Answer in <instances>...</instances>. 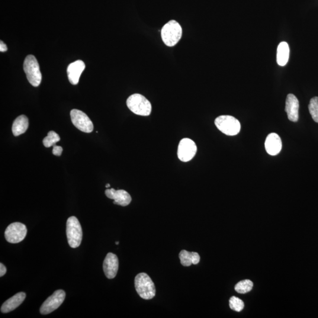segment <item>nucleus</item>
I'll list each match as a JSON object with an SVG mask.
<instances>
[{
  "mask_svg": "<svg viewBox=\"0 0 318 318\" xmlns=\"http://www.w3.org/2000/svg\"><path fill=\"white\" fill-rule=\"evenodd\" d=\"M60 140V137L59 134L55 131H50L47 136L43 139V142L45 147H50L56 145V143L59 142Z\"/></svg>",
  "mask_w": 318,
  "mask_h": 318,
  "instance_id": "obj_21",
  "label": "nucleus"
},
{
  "mask_svg": "<svg viewBox=\"0 0 318 318\" xmlns=\"http://www.w3.org/2000/svg\"><path fill=\"white\" fill-rule=\"evenodd\" d=\"M299 108L300 104L296 96L293 94L288 95L286 100L285 111L287 112L289 120L293 122L298 121Z\"/></svg>",
  "mask_w": 318,
  "mask_h": 318,
  "instance_id": "obj_14",
  "label": "nucleus"
},
{
  "mask_svg": "<svg viewBox=\"0 0 318 318\" xmlns=\"http://www.w3.org/2000/svg\"><path fill=\"white\" fill-rule=\"evenodd\" d=\"M134 285L137 294L144 300H151L155 297V284L146 273H140L136 276Z\"/></svg>",
  "mask_w": 318,
  "mask_h": 318,
  "instance_id": "obj_1",
  "label": "nucleus"
},
{
  "mask_svg": "<svg viewBox=\"0 0 318 318\" xmlns=\"http://www.w3.org/2000/svg\"><path fill=\"white\" fill-rule=\"evenodd\" d=\"M290 57V47L287 42H282L279 44L277 49V63L279 66H284L288 62Z\"/></svg>",
  "mask_w": 318,
  "mask_h": 318,
  "instance_id": "obj_19",
  "label": "nucleus"
},
{
  "mask_svg": "<svg viewBox=\"0 0 318 318\" xmlns=\"http://www.w3.org/2000/svg\"><path fill=\"white\" fill-rule=\"evenodd\" d=\"M27 233L25 224L20 222L12 223L5 231V239L9 243H18L24 239Z\"/></svg>",
  "mask_w": 318,
  "mask_h": 318,
  "instance_id": "obj_8",
  "label": "nucleus"
},
{
  "mask_svg": "<svg viewBox=\"0 0 318 318\" xmlns=\"http://www.w3.org/2000/svg\"><path fill=\"white\" fill-rule=\"evenodd\" d=\"M72 123L79 130L85 133H91L94 128L92 121L84 112L73 109L70 112Z\"/></svg>",
  "mask_w": 318,
  "mask_h": 318,
  "instance_id": "obj_7",
  "label": "nucleus"
},
{
  "mask_svg": "<svg viewBox=\"0 0 318 318\" xmlns=\"http://www.w3.org/2000/svg\"><path fill=\"white\" fill-rule=\"evenodd\" d=\"M308 108L313 120L318 123V97H314L311 100Z\"/></svg>",
  "mask_w": 318,
  "mask_h": 318,
  "instance_id": "obj_22",
  "label": "nucleus"
},
{
  "mask_svg": "<svg viewBox=\"0 0 318 318\" xmlns=\"http://www.w3.org/2000/svg\"><path fill=\"white\" fill-rule=\"evenodd\" d=\"M66 293L63 290H57L53 294L48 298L40 308V313L47 315L56 310L60 307L65 300Z\"/></svg>",
  "mask_w": 318,
  "mask_h": 318,
  "instance_id": "obj_9",
  "label": "nucleus"
},
{
  "mask_svg": "<svg viewBox=\"0 0 318 318\" xmlns=\"http://www.w3.org/2000/svg\"><path fill=\"white\" fill-rule=\"evenodd\" d=\"M265 149L269 155L276 156L280 153L282 144L281 137L276 133L268 135L265 141Z\"/></svg>",
  "mask_w": 318,
  "mask_h": 318,
  "instance_id": "obj_15",
  "label": "nucleus"
},
{
  "mask_svg": "<svg viewBox=\"0 0 318 318\" xmlns=\"http://www.w3.org/2000/svg\"><path fill=\"white\" fill-rule=\"evenodd\" d=\"M110 184H107L106 185V188H110Z\"/></svg>",
  "mask_w": 318,
  "mask_h": 318,
  "instance_id": "obj_27",
  "label": "nucleus"
},
{
  "mask_svg": "<svg viewBox=\"0 0 318 318\" xmlns=\"http://www.w3.org/2000/svg\"><path fill=\"white\" fill-rule=\"evenodd\" d=\"M85 64L82 60H77L67 67V76L71 84L78 85L80 76L85 69Z\"/></svg>",
  "mask_w": 318,
  "mask_h": 318,
  "instance_id": "obj_13",
  "label": "nucleus"
},
{
  "mask_svg": "<svg viewBox=\"0 0 318 318\" xmlns=\"http://www.w3.org/2000/svg\"><path fill=\"white\" fill-rule=\"evenodd\" d=\"M126 104L130 110L137 115L147 116L152 112V105L144 96L140 94L131 95Z\"/></svg>",
  "mask_w": 318,
  "mask_h": 318,
  "instance_id": "obj_3",
  "label": "nucleus"
},
{
  "mask_svg": "<svg viewBox=\"0 0 318 318\" xmlns=\"http://www.w3.org/2000/svg\"><path fill=\"white\" fill-rule=\"evenodd\" d=\"M25 297H26V294L24 292H19L15 294L14 296L9 298L2 304L1 308V313L6 314L14 311L23 303Z\"/></svg>",
  "mask_w": 318,
  "mask_h": 318,
  "instance_id": "obj_16",
  "label": "nucleus"
},
{
  "mask_svg": "<svg viewBox=\"0 0 318 318\" xmlns=\"http://www.w3.org/2000/svg\"><path fill=\"white\" fill-rule=\"evenodd\" d=\"M182 28L178 21L170 20L162 28L161 37L167 46L173 47L182 37Z\"/></svg>",
  "mask_w": 318,
  "mask_h": 318,
  "instance_id": "obj_2",
  "label": "nucleus"
},
{
  "mask_svg": "<svg viewBox=\"0 0 318 318\" xmlns=\"http://www.w3.org/2000/svg\"><path fill=\"white\" fill-rule=\"evenodd\" d=\"M62 152L63 148L62 147L57 145L53 146V153L54 155L60 156L62 155Z\"/></svg>",
  "mask_w": 318,
  "mask_h": 318,
  "instance_id": "obj_24",
  "label": "nucleus"
},
{
  "mask_svg": "<svg viewBox=\"0 0 318 318\" xmlns=\"http://www.w3.org/2000/svg\"><path fill=\"white\" fill-rule=\"evenodd\" d=\"M118 269V259L113 253H108L104 262V271L108 279H113Z\"/></svg>",
  "mask_w": 318,
  "mask_h": 318,
  "instance_id": "obj_12",
  "label": "nucleus"
},
{
  "mask_svg": "<svg viewBox=\"0 0 318 318\" xmlns=\"http://www.w3.org/2000/svg\"><path fill=\"white\" fill-rule=\"evenodd\" d=\"M106 197L114 200V204L126 207L131 202V196L124 190H115L114 189H107L105 191Z\"/></svg>",
  "mask_w": 318,
  "mask_h": 318,
  "instance_id": "obj_11",
  "label": "nucleus"
},
{
  "mask_svg": "<svg viewBox=\"0 0 318 318\" xmlns=\"http://www.w3.org/2000/svg\"><path fill=\"white\" fill-rule=\"evenodd\" d=\"M197 152V144L194 141L188 138L183 139L180 141L178 156L182 162H188L195 157Z\"/></svg>",
  "mask_w": 318,
  "mask_h": 318,
  "instance_id": "obj_10",
  "label": "nucleus"
},
{
  "mask_svg": "<svg viewBox=\"0 0 318 318\" xmlns=\"http://www.w3.org/2000/svg\"><path fill=\"white\" fill-rule=\"evenodd\" d=\"M0 51L1 52H5L7 51V47L2 41H0Z\"/></svg>",
  "mask_w": 318,
  "mask_h": 318,
  "instance_id": "obj_26",
  "label": "nucleus"
},
{
  "mask_svg": "<svg viewBox=\"0 0 318 318\" xmlns=\"http://www.w3.org/2000/svg\"><path fill=\"white\" fill-rule=\"evenodd\" d=\"M23 67L29 83L34 87L39 86L42 76L36 58L33 55H28L25 58Z\"/></svg>",
  "mask_w": 318,
  "mask_h": 318,
  "instance_id": "obj_5",
  "label": "nucleus"
},
{
  "mask_svg": "<svg viewBox=\"0 0 318 318\" xmlns=\"http://www.w3.org/2000/svg\"><path fill=\"white\" fill-rule=\"evenodd\" d=\"M118 243H119V242H115V244H116V245H118Z\"/></svg>",
  "mask_w": 318,
  "mask_h": 318,
  "instance_id": "obj_28",
  "label": "nucleus"
},
{
  "mask_svg": "<svg viewBox=\"0 0 318 318\" xmlns=\"http://www.w3.org/2000/svg\"><path fill=\"white\" fill-rule=\"evenodd\" d=\"M214 124L221 132L227 136H235L240 132V122L231 115H220L216 118Z\"/></svg>",
  "mask_w": 318,
  "mask_h": 318,
  "instance_id": "obj_6",
  "label": "nucleus"
},
{
  "mask_svg": "<svg viewBox=\"0 0 318 318\" xmlns=\"http://www.w3.org/2000/svg\"><path fill=\"white\" fill-rule=\"evenodd\" d=\"M181 264L184 266H190L192 264L197 265L200 262V256L197 252H189L182 250L179 253Z\"/></svg>",
  "mask_w": 318,
  "mask_h": 318,
  "instance_id": "obj_17",
  "label": "nucleus"
},
{
  "mask_svg": "<svg viewBox=\"0 0 318 318\" xmlns=\"http://www.w3.org/2000/svg\"><path fill=\"white\" fill-rule=\"evenodd\" d=\"M230 309L236 312H240L243 310L245 304L240 299L236 297H231L229 300Z\"/></svg>",
  "mask_w": 318,
  "mask_h": 318,
  "instance_id": "obj_23",
  "label": "nucleus"
},
{
  "mask_svg": "<svg viewBox=\"0 0 318 318\" xmlns=\"http://www.w3.org/2000/svg\"><path fill=\"white\" fill-rule=\"evenodd\" d=\"M28 127V119L24 115H20L14 121L12 131L14 136H18L26 131Z\"/></svg>",
  "mask_w": 318,
  "mask_h": 318,
  "instance_id": "obj_18",
  "label": "nucleus"
},
{
  "mask_svg": "<svg viewBox=\"0 0 318 318\" xmlns=\"http://www.w3.org/2000/svg\"><path fill=\"white\" fill-rule=\"evenodd\" d=\"M66 226L69 245L72 248H77L81 244L83 238L81 224L76 217L72 216L67 220Z\"/></svg>",
  "mask_w": 318,
  "mask_h": 318,
  "instance_id": "obj_4",
  "label": "nucleus"
},
{
  "mask_svg": "<svg viewBox=\"0 0 318 318\" xmlns=\"http://www.w3.org/2000/svg\"><path fill=\"white\" fill-rule=\"evenodd\" d=\"M6 272H7V268L2 263H0V276L2 277L6 274Z\"/></svg>",
  "mask_w": 318,
  "mask_h": 318,
  "instance_id": "obj_25",
  "label": "nucleus"
},
{
  "mask_svg": "<svg viewBox=\"0 0 318 318\" xmlns=\"http://www.w3.org/2000/svg\"><path fill=\"white\" fill-rule=\"evenodd\" d=\"M253 287V282L249 279H246L237 283L234 287V290L238 293L243 294L251 291Z\"/></svg>",
  "mask_w": 318,
  "mask_h": 318,
  "instance_id": "obj_20",
  "label": "nucleus"
}]
</instances>
